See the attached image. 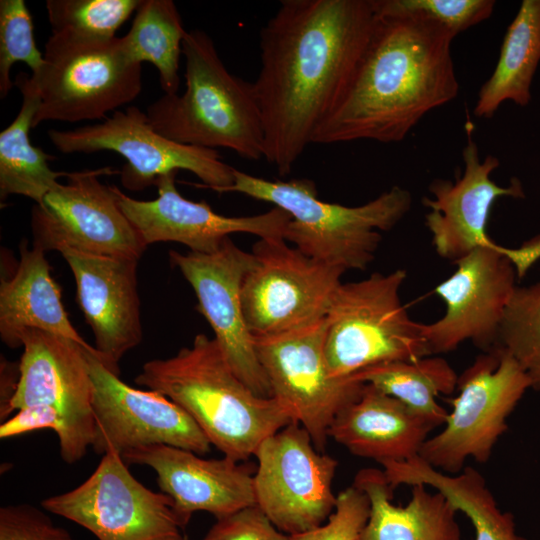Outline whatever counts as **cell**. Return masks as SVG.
<instances>
[{
    "label": "cell",
    "instance_id": "6da1fadb",
    "mask_svg": "<svg viewBox=\"0 0 540 540\" xmlns=\"http://www.w3.org/2000/svg\"><path fill=\"white\" fill-rule=\"evenodd\" d=\"M372 0H282L260 30L253 82L266 161L289 174L345 89L371 35Z\"/></svg>",
    "mask_w": 540,
    "mask_h": 540
},
{
    "label": "cell",
    "instance_id": "7a4b0ae2",
    "mask_svg": "<svg viewBox=\"0 0 540 540\" xmlns=\"http://www.w3.org/2000/svg\"><path fill=\"white\" fill-rule=\"evenodd\" d=\"M455 37L420 13L376 14L355 69L312 144L401 142L428 112L457 97Z\"/></svg>",
    "mask_w": 540,
    "mask_h": 540
},
{
    "label": "cell",
    "instance_id": "3957f363",
    "mask_svg": "<svg viewBox=\"0 0 540 540\" xmlns=\"http://www.w3.org/2000/svg\"><path fill=\"white\" fill-rule=\"evenodd\" d=\"M135 382L180 406L210 444L234 461L247 460L267 437L293 422L274 398L256 395L232 370L215 338L202 333L174 356L146 362Z\"/></svg>",
    "mask_w": 540,
    "mask_h": 540
},
{
    "label": "cell",
    "instance_id": "277c9868",
    "mask_svg": "<svg viewBox=\"0 0 540 540\" xmlns=\"http://www.w3.org/2000/svg\"><path fill=\"white\" fill-rule=\"evenodd\" d=\"M185 90L164 94L146 108L151 126L184 145L232 150L247 160L265 154L262 115L253 82L228 71L212 38L201 29L187 32Z\"/></svg>",
    "mask_w": 540,
    "mask_h": 540
},
{
    "label": "cell",
    "instance_id": "5b68a950",
    "mask_svg": "<svg viewBox=\"0 0 540 540\" xmlns=\"http://www.w3.org/2000/svg\"><path fill=\"white\" fill-rule=\"evenodd\" d=\"M235 192L265 201L287 212L283 238L305 255L347 270H365L374 260L382 231L393 229L409 212L412 196L394 186L375 199L345 206L319 199L315 183L299 178L267 180L234 169Z\"/></svg>",
    "mask_w": 540,
    "mask_h": 540
},
{
    "label": "cell",
    "instance_id": "8992f818",
    "mask_svg": "<svg viewBox=\"0 0 540 540\" xmlns=\"http://www.w3.org/2000/svg\"><path fill=\"white\" fill-rule=\"evenodd\" d=\"M404 269L341 283L326 315L324 353L334 378H348L378 364L432 355L422 323L400 298Z\"/></svg>",
    "mask_w": 540,
    "mask_h": 540
},
{
    "label": "cell",
    "instance_id": "52a82bcc",
    "mask_svg": "<svg viewBox=\"0 0 540 540\" xmlns=\"http://www.w3.org/2000/svg\"><path fill=\"white\" fill-rule=\"evenodd\" d=\"M34 80L40 105L32 128L44 121L106 119L142 91V64L126 55L122 37L95 39L52 33Z\"/></svg>",
    "mask_w": 540,
    "mask_h": 540
},
{
    "label": "cell",
    "instance_id": "ba28073f",
    "mask_svg": "<svg viewBox=\"0 0 540 540\" xmlns=\"http://www.w3.org/2000/svg\"><path fill=\"white\" fill-rule=\"evenodd\" d=\"M529 388L523 369L500 346L484 351L458 376V394L448 400L452 409L443 429L425 441L418 457L451 475L468 459L486 463Z\"/></svg>",
    "mask_w": 540,
    "mask_h": 540
},
{
    "label": "cell",
    "instance_id": "9c48e42d",
    "mask_svg": "<svg viewBox=\"0 0 540 540\" xmlns=\"http://www.w3.org/2000/svg\"><path fill=\"white\" fill-rule=\"evenodd\" d=\"M50 142L62 153H93L109 150L120 154L126 163L119 171L122 185L132 191L155 186L169 173L186 170L202 184L218 193L234 182V169L221 160L217 150L174 142L158 133L146 112L136 106L117 110L94 125L69 130L49 129Z\"/></svg>",
    "mask_w": 540,
    "mask_h": 540
},
{
    "label": "cell",
    "instance_id": "30bf717a",
    "mask_svg": "<svg viewBox=\"0 0 540 540\" xmlns=\"http://www.w3.org/2000/svg\"><path fill=\"white\" fill-rule=\"evenodd\" d=\"M241 287L244 319L254 338L290 332L326 317L344 269L315 260L283 238L259 239Z\"/></svg>",
    "mask_w": 540,
    "mask_h": 540
},
{
    "label": "cell",
    "instance_id": "8fae6325",
    "mask_svg": "<svg viewBox=\"0 0 540 540\" xmlns=\"http://www.w3.org/2000/svg\"><path fill=\"white\" fill-rule=\"evenodd\" d=\"M41 506L98 540H185L172 499L138 481L114 451L102 455L83 483L44 499Z\"/></svg>",
    "mask_w": 540,
    "mask_h": 540
},
{
    "label": "cell",
    "instance_id": "7c38bea8",
    "mask_svg": "<svg viewBox=\"0 0 540 540\" xmlns=\"http://www.w3.org/2000/svg\"><path fill=\"white\" fill-rule=\"evenodd\" d=\"M326 317L279 335L254 338L274 398L324 452L329 428L362 393L365 383L330 375L324 353Z\"/></svg>",
    "mask_w": 540,
    "mask_h": 540
},
{
    "label": "cell",
    "instance_id": "4fadbf2b",
    "mask_svg": "<svg viewBox=\"0 0 540 540\" xmlns=\"http://www.w3.org/2000/svg\"><path fill=\"white\" fill-rule=\"evenodd\" d=\"M115 173L111 167L68 172L67 182H58L32 209L33 244L45 252L140 260L147 245L121 210L116 186L99 180Z\"/></svg>",
    "mask_w": 540,
    "mask_h": 540
},
{
    "label": "cell",
    "instance_id": "5bb4252c",
    "mask_svg": "<svg viewBox=\"0 0 540 540\" xmlns=\"http://www.w3.org/2000/svg\"><path fill=\"white\" fill-rule=\"evenodd\" d=\"M256 505L283 533L323 525L334 512L332 483L338 462L316 449L304 427L291 422L257 448Z\"/></svg>",
    "mask_w": 540,
    "mask_h": 540
},
{
    "label": "cell",
    "instance_id": "9a60e30c",
    "mask_svg": "<svg viewBox=\"0 0 540 540\" xmlns=\"http://www.w3.org/2000/svg\"><path fill=\"white\" fill-rule=\"evenodd\" d=\"M21 343L18 383L6 415L33 405L55 408L62 419L57 435L60 457L74 464L87 454L95 435L93 385L85 357L88 348L37 329L26 330Z\"/></svg>",
    "mask_w": 540,
    "mask_h": 540
},
{
    "label": "cell",
    "instance_id": "2e32d148",
    "mask_svg": "<svg viewBox=\"0 0 540 540\" xmlns=\"http://www.w3.org/2000/svg\"><path fill=\"white\" fill-rule=\"evenodd\" d=\"M93 385L95 435L92 447L104 455L122 454L150 445H169L204 455L211 444L193 419L176 403L153 390H140L123 382L85 349Z\"/></svg>",
    "mask_w": 540,
    "mask_h": 540
},
{
    "label": "cell",
    "instance_id": "e0dca14e",
    "mask_svg": "<svg viewBox=\"0 0 540 540\" xmlns=\"http://www.w3.org/2000/svg\"><path fill=\"white\" fill-rule=\"evenodd\" d=\"M501 245L481 246L455 262L457 269L438 284L445 304L438 320L422 324L431 354L456 350L471 341L484 351L498 343L504 313L517 288L515 267Z\"/></svg>",
    "mask_w": 540,
    "mask_h": 540
},
{
    "label": "cell",
    "instance_id": "ac0fdd59",
    "mask_svg": "<svg viewBox=\"0 0 540 540\" xmlns=\"http://www.w3.org/2000/svg\"><path fill=\"white\" fill-rule=\"evenodd\" d=\"M169 257L193 288L196 309L210 324L232 370L256 395L272 398L242 309L241 287L254 264L252 252L243 251L228 237L213 253L170 250Z\"/></svg>",
    "mask_w": 540,
    "mask_h": 540
},
{
    "label": "cell",
    "instance_id": "d6986e66",
    "mask_svg": "<svg viewBox=\"0 0 540 540\" xmlns=\"http://www.w3.org/2000/svg\"><path fill=\"white\" fill-rule=\"evenodd\" d=\"M177 173L157 180L158 196L154 200L131 198L116 187L121 210L147 246L173 241L187 246L191 252L209 254L233 233H249L260 239L283 238L291 219L287 212L274 207L252 216L219 214L205 201L183 197L175 186Z\"/></svg>",
    "mask_w": 540,
    "mask_h": 540
},
{
    "label": "cell",
    "instance_id": "ffe728a7",
    "mask_svg": "<svg viewBox=\"0 0 540 540\" xmlns=\"http://www.w3.org/2000/svg\"><path fill=\"white\" fill-rule=\"evenodd\" d=\"M467 142L462 151L464 171L456 181L437 179L429 187L433 198L422 202L429 209L425 216L436 253L454 263L472 250L495 242L486 232L493 204L502 197L522 198L523 188L514 179L506 186L497 185L491 174L499 167L496 156L483 160L467 123Z\"/></svg>",
    "mask_w": 540,
    "mask_h": 540
},
{
    "label": "cell",
    "instance_id": "44dd1931",
    "mask_svg": "<svg viewBox=\"0 0 540 540\" xmlns=\"http://www.w3.org/2000/svg\"><path fill=\"white\" fill-rule=\"evenodd\" d=\"M76 283V300L95 338L101 362L119 375V361L142 341L139 260L124 257L61 253Z\"/></svg>",
    "mask_w": 540,
    "mask_h": 540
},
{
    "label": "cell",
    "instance_id": "7402d4cb",
    "mask_svg": "<svg viewBox=\"0 0 540 540\" xmlns=\"http://www.w3.org/2000/svg\"><path fill=\"white\" fill-rule=\"evenodd\" d=\"M122 458L127 465L154 470L161 492L172 499L184 526L196 511L221 519L256 505L251 468L225 456L205 459L189 450L159 444L128 450Z\"/></svg>",
    "mask_w": 540,
    "mask_h": 540
},
{
    "label": "cell",
    "instance_id": "603a6c76",
    "mask_svg": "<svg viewBox=\"0 0 540 540\" xmlns=\"http://www.w3.org/2000/svg\"><path fill=\"white\" fill-rule=\"evenodd\" d=\"M436 428L398 399L365 383L360 396L337 414L328 436L351 454L382 464L419 456Z\"/></svg>",
    "mask_w": 540,
    "mask_h": 540
},
{
    "label": "cell",
    "instance_id": "cb8c5ba5",
    "mask_svg": "<svg viewBox=\"0 0 540 540\" xmlns=\"http://www.w3.org/2000/svg\"><path fill=\"white\" fill-rule=\"evenodd\" d=\"M45 251L33 244L20 247V261L14 274L1 279L0 336L10 348L22 346L28 329L60 335L93 349L73 327L62 303L61 288L51 275Z\"/></svg>",
    "mask_w": 540,
    "mask_h": 540
},
{
    "label": "cell",
    "instance_id": "d4e9b609",
    "mask_svg": "<svg viewBox=\"0 0 540 540\" xmlns=\"http://www.w3.org/2000/svg\"><path fill=\"white\" fill-rule=\"evenodd\" d=\"M368 497L370 513L358 540H460L458 510L440 492L414 484L407 505L392 502L393 490L383 470L365 468L354 482Z\"/></svg>",
    "mask_w": 540,
    "mask_h": 540
},
{
    "label": "cell",
    "instance_id": "484cf974",
    "mask_svg": "<svg viewBox=\"0 0 540 540\" xmlns=\"http://www.w3.org/2000/svg\"><path fill=\"white\" fill-rule=\"evenodd\" d=\"M390 487L423 484L442 493L464 513L475 530L474 540H527L516 532L514 517L502 511L485 478L471 466L458 474L443 473L418 456L408 461L381 464Z\"/></svg>",
    "mask_w": 540,
    "mask_h": 540
},
{
    "label": "cell",
    "instance_id": "4316f807",
    "mask_svg": "<svg viewBox=\"0 0 540 540\" xmlns=\"http://www.w3.org/2000/svg\"><path fill=\"white\" fill-rule=\"evenodd\" d=\"M539 62L540 0H523L507 28L494 71L479 89L474 115L491 118L506 101L527 106Z\"/></svg>",
    "mask_w": 540,
    "mask_h": 540
},
{
    "label": "cell",
    "instance_id": "83f0119b",
    "mask_svg": "<svg viewBox=\"0 0 540 540\" xmlns=\"http://www.w3.org/2000/svg\"><path fill=\"white\" fill-rule=\"evenodd\" d=\"M13 82L22 94V104L15 119L0 133V198L22 195L39 205L58 178L68 172L52 170L48 161L53 156L31 143L30 128L40 105L34 80L20 72Z\"/></svg>",
    "mask_w": 540,
    "mask_h": 540
},
{
    "label": "cell",
    "instance_id": "f1b7e54d",
    "mask_svg": "<svg viewBox=\"0 0 540 540\" xmlns=\"http://www.w3.org/2000/svg\"><path fill=\"white\" fill-rule=\"evenodd\" d=\"M352 377L398 399L437 427L443 426L448 415L437 398L453 393L458 382L452 366L444 358L432 355L416 361L378 364Z\"/></svg>",
    "mask_w": 540,
    "mask_h": 540
},
{
    "label": "cell",
    "instance_id": "f546056e",
    "mask_svg": "<svg viewBox=\"0 0 540 540\" xmlns=\"http://www.w3.org/2000/svg\"><path fill=\"white\" fill-rule=\"evenodd\" d=\"M188 31L172 0H142L128 33L122 37L128 58L152 63L164 94H177L179 61Z\"/></svg>",
    "mask_w": 540,
    "mask_h": 540
},
{
    "label": "cell",
    "instance_id": "4dcf8cb0",
    "mask_svg": "<svg viewBox=\"0 0 540 540\" xmlns=\"http://www.w3.org/2000/svg\"><path fill=\"white\" fill-rule=\"evenodd\" d=\"M497 345L523 369L531 388L540 390V281L517 286L504 313Z\"/></svg>",
    "mask_w": 540,
    "mask_h": 540
},
{
    "label": "cell",
    "instance_id": "1f68e13d",
    "mask_svg": "<svg viewBox=\"0 0 540 540\" xmlns=\"http://www.w3.org/2000/svg\"><path fill=\"white\" fill-rule=\"evenodd\" d=\"M142 0H47L52 33L110 39L136 12Z\"/></svg>",
    "mask_w": 540,
    "mask_h": 540
},
{
    "label": "cell",
    "instance_id": "d6a6232c",
    "mask_svg": "<svg viewBox=\"0 0 540 540\" xmlns=\"http://www.w3.org/2000/svg\"><path fill=\"white\" fill-rule=\"evenodd\" d=\"M16 62H23L37 75L44 56L37 48L33 22L24 0L0 1V96L5 98L14 86L10 72Z\"/></svg>",
    "mask_w": 540,
    "mask_h": 540
},
{
    "label": "cell",
    "instance_id": "836d02e7",
    "mask_svg": "<svg viewBox=\"0 0 540 540\" xmlns=\"http://www.w3.org/2000/svg\"><path fill=\"white\" fill-rule=\"evenodd\" d=\"M376 14L415 12L435 20L455 36L487 20L494 0H372Z\"/></svg>",
    "mask_w": 540,
    "mask_h": 540
},
{
    "label": "cell",
    "instance_id": "e575fe53",
    "mask_svg": "<svg viewBox=\"0 0 540 540\" xmlns=\"http://www.w3.org/2000/svg\"><path fill=\"white\" fill-rule=\"evenodd\" d=\"M369 513L367 495L352 484L337 495L335 510L323 525L289 535L290 540H358Z\"/></svg>",
    "mask_w": 540,
    "mask_h": 540
},
{
    "label": "cell",
    "instance_id": "d590c367",
    "mask_svg": "<svg viewBox=\"0 0 540 540\" xmlns=\"http://www.w3.org/2000/svg\"><path fill=\"white\" fill-rule=\"evenodd\" d=\"M0 540H76L42 510L28 503L0 508Z\"/></svg>",
    "mask_w": 540,
    "mask_h": 540
},
{
    "label": "cell",
    "instance_id": "8d00e7d4",
    "mask_svg": "<svg viewBox=\"0 0 540 540\" xmlns=\"http://www.w3.org/2000/svg\"><path fill=\"white\" fill-rule=\"evenodd\" d=\"M200 540H290L257 506L242 508L217 519Z\"/></svg>",
    "mask_w": 540,
    "mask_h": 540
},
{
    "label": "cell",
    "instance_id": "74e56055",
    "mask_svg": "<svg viewBox=\"0 0 540 540\" xmlns=\"http://www.w3.org/2000/svg\"><path fill=\"white\" fill-rule=\"evenodd\" d=\"M43 429H51L59 435L62 430L60 414L50 406H28L1 423L0 438L5 440Z\"/></svg>",
    "mask_w": 540,
    "mask_h": 540
}]
</instances>
